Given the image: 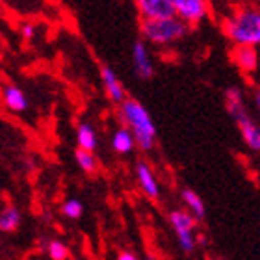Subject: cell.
Returning <instances> with one entry per match:
<instances>
[{
	"mask_svg": "<svg viewBox=\"0 0 260 260\" xmlns=\"http://www.w3.org/2000/svg\"><path fill=\"white\" fill-rule=\"evenodd\" d=\"M190 26L177 15L160 17V19H141L140 34L151 47L156 49H169L180 43L188 36Z\"/></svg>",
	"mask_w": 260,
	"mask_h": 260,
	"instance_id": "cell-4",
	"label": "cell"
},
{
	"mask_svg": "<svg viewBox=\"0 0 260 260\" xmlns=\"http://www.w3.org/2000/svg\"><path fill=\"white\" fill-rule=\"evenodd\" d=\"M225 108L240 130V136L253 152H260V123L253 119L245 93L242 87L231 86L225 89Z\"/></svg>",
	"mask_w": 260,
	"mask_h": 260,
	"instance_id": "cell-3",
	"label": "cell"
},
{
	"mask_svg": "<svg viewBox=\"0 0 260 260\" xmlns=\"http://www.w3.org/2000/svg\"><path fill=\"white\" fill-rule=\"evenodd\" d=\"M130 60H132V69L140 80H151L154 73H156V65L152 60L151 45L145 39H138L132 45V52H130Z\"/></svg>",
	"mask_w": 260,
	"mask_h": 260,
	"instance_id": "cell-7",
	"label": "cell"
},
{
	"mask_svg": "<svg viewBox=\"0 0 260 260\" xmlns=\"http://www.w3.org/2000/svg\"><path fill=\"white\" fill-rule=\"evenodd\" d=\"M134 173H136V180L140 184V190L149 199H158L160 197V184H158L156 175H154L151 166L147 162H143V160H140V162H136Z\"/></svg>",
	"mask_w": 260,
	"mask_h": 260,
	"instance_id": "cell-11",
	"label": "cell"
},
{
	"mask_svg": "<svg viewBox=\"0 0 260 260\" xmlns=\"http://www.w3.org/2000/svg\"><path fill=\"white\" fill-rule=\"evenodd\" d=\"M147 260H160L158 256H154V255H147Z\"/></svg>",
	"mask_w": 260,
	"mask_h": 260,
	"instance_id": "cell-23",
	"label": "cell"
},
{
	"mask_svg": "<svg viewBox=\"0 0 260 260\" xmlns=\"http://www.w3.org/2000/svg\"><path fill=\"white\" fill-rule=\"evenodd\" d=\"M169 223L177 234V242H179L180 249L184 253H193L199 240L195 234V223L197 217L190 210H173L169 212Z\"/></svg>",
	"mask_w": 260,
	"mask_h": 260,
	"instance_id": "cell-5",
	"label": "cell"
},
{
	"mask_svg": "<svg viewBox=\"0 0 260 260\" xmlns=\"http://www.w3.org/2000/svg\"><path fill=\"white\" fill-rule=\"evenodd\" d=\"M67 260H75V258H67Z\"/></svg>",
	"mask_w": 260,
	"mask_h": 260,
	"instance_id": "cell-24",
	"label": "cell"
},
{
	"mask_svg": "<svg viewBox=\"0 0 260 260\" xmlns=\"http://www.w3.org/2000/svg\"><path fill=\"white\" fill-rule=\"evenodd\" d=\"M136 147H138V143H136L134 134H132L125 125L119 126V128L112 134V149H114L117 154H128V152L134 151Z\"/></svg>",
	"mask_w": 260,
	"mask_h": 260,
	"instance_id": "cell-13",
	"label": "cell"
},
{
	"mask_svg": "<svg viewBox=\"0 0 260 260\" xmlns=\"http://www.w3.org/2000/svg\"><path fill=\"white\" fill-rule=\"evenodd\" d=\"M21 225V212L13 205H8L0 212V233H13Z\"/></svg>",
	"mask_w": 260,
	"mask_h": 260,
	"instance_id": "cell-16",
	"label": "cell"
},
{
	"mask_svg": "<svg viewBox=\"0 0 260 260\" xmlns=\"http://www.w3.org/2000/svg\"><path fill=\"white\" fill-rule=\"evenodd\" d=\"M180 197H182V203L186 205V210H190L199 221L206 216L205 201L201 199V195L197 193V191L190 190V188H184L182 193H180Z\"/></svg>",
	"mask_w": 260,
	"mask_h": 260,
	"instance_id": "cell-15",
	"label": "cell"
},
{
	"mask_svg": "<svg viewBox=\"0 0 260 260\" xmlns=\"http://www.w3.org/2000/svg\"><path fill=\"white\" fill-rule=\"evenodd\" d=\"M2 103L13 114H22L28 110V97L21 87L15 84H8L2 87Z\"/></svg>",
	"mask_w": 260,
	"mask_h": 260,
	"instance_id": "cell-12",
	"label": "cell"
},
{
	"mask_svg": "<svg viewBox=\"0 0 260 260\" xmlns=\"http://www.w3.org/2000/svg\"><path fill=\"white\" fill-rule=\"evenodd\" d=\"M231 61L245 76H253L260 67V54L255 47H233Z\"/></svg>",
	"mask_w": 260,
	"mask_h": 260,
	"instance_id": "cell-8",
	"label": "cell"
},
{
	"mask_svg": "<svg viewBox=\"0 0 260 260\" xmlns=\"http://www.w3.org/2000/svg\"><path fill=\"white\" fill-rule=\"evenodd\" d=\"M99 73H101V80H103V87H104L106 97L114 104L119 106L126 99V89H125V86H123V82L119 80L117 73H115L110 65H101V71H99Z\"/></svg>",
	"mask_w": 260,
	"mask_h": 260,
	"instance_id": "cell-9",
	"label": "cell"
},
{
	"mask_svg": "<svg viewBox=\"0 0 260 260\" xmlns=\"http://www.w3.org/2000/svg\"><path fill=\"white\" fill-rule=\"evenodd\" d=\"M117 260H140L134 253H130V251H121L119 255H117Z\"/></svg>",
	"mask_w": 260,
	"mask_h": 260,
	"instance_id": "cell-22",
	"label": "cell"
},
{
	"mask_svg": "<svg viewBox=\"0 0 260 260\" xmlns=\"http://www.w3.org/2000/svg\"><path fill=\"white\" fill-rule=\"evenodd\" d=\"M249 99H251V106L255 108L256 115H258V119H260V84L251 89V97Z\"/></svg>",
	"mask_w": 260,
	"mask_h": 260,
	"instance_id": "cell-20",
	"label": "cell"
},
{
	"mask_svg": "<svg viewBox=\"0 0 260 260\" xmlns=\"http://www.w3.org/2000/svg\"><path fill=\"white\" fill-rule=\"evenodd\" d=\"M61 214H63L65 217H69V219H78V217H82V214H84V205L76 199L65 201L63 205H61Z\"/></svg>",
	"mask_w": 260,
	"mask_h": 260,
	"instance_id": "cell-19",
	"label": "cell"
},
{
	"mask_svg": "<svg viewBox=\"0 0 260 260\" xmlns=\"http://www.w3.org/2000/svg\"><path fill=\"white\" fill-rule=\"evenodd\" d=\"M175 15L182 19L190 28L205 24L212 17L210 0H173Z\"/></svg>",
	"mask_w": 260,
	"mask_h": 260,
	"instance_id": "cell-6",
	"label": "cell"
},
{
	"mask_svg": "<svg viewBox=\"0 0 260 260\" xmlns=\"http://www.w3.org/2000/svg\"><path fill=\"white\" fill-rule=\"evenodd\" d=\"M76 143H78L80 149L95 152V149L99 145V138H97V130L93 128V125L80 123V125L76 126Z\"/></svg>",
	"mask_w": 260,
	"mask_h": 260,
	"instance_id": "cell-14",
	"label": "cell"
},
{
	"mask_svg": "<svg viewBox=\"0 0 260 260\" xmlns=\"http://www.w3.org/2000/svg\"><path fill=\"white\" fill-rule=\"evenodd\" d=\"M119 119L134 134L136 143L141 151H151L156 145V125L149 110L136 99L126 97L119 104Z\"/></svg>",
	"mask_w": 260,
	"mask_h": 260,
	"instance_id": "cell-2",
	"label": "cell"
},
{
	"mask_svg": "<svg viewBox=\"0 0 260 260\" xmlns=\"http://www.w3.org/2000/svg\"><path fill=\"white\" fill-rule=\"evenodd\" d=\"M219 26L233 47L260 49V2L240 0L221 17Z\"/></svg>",
	"mask_w": 260,
	"mask_h": 260,
	"instance_id": "cell-1",
	"label": "cell"
},
{
	"mask_svg": "<svg viewBox=\"0 0 260 260\" xmlns=\"http://www.w3.org/2000/svg\"><path fill=\"white\" fill-rule=\"evenodd\" d=\"M75 158H76V164H78V168L82 171H86V173H95L99 168L97 164V158L93 154V151H86V149H76L75 151Z\"/></svg>",
	"mask_w": 260,
	"mask_h": 260,
	"instance_id": "cell-17",
	"label": "cell"
},
{
	"mask_svg": "<svg viewBox=\"0 0 260 260\" xmlns=\"http://www.w3.org/2000/svg\"><path fill=\"white\" fill-rule=\"evenodd\" d=\"M141 19H160L175 15L173 0H132Z\"/></svg>",
	"mask_w": 260,
	"mask_h": 260,
	"instance_id": "cell-10",
	"label": "cell"
},
{
	"mask_svg": "<svg viewBox=\"0 0 260 260\" xmlns=\"http://www.w3.org/2000/svg\"><path fill=\"white\" fill-rule=\"evenodd\" d=\"M47 253H49L50 260H67L69 258V247L60 242V240H52L47 245Z\"/></svg>",
	"mask_w": 260,
	"mask_h": 260,
	"instance_id": "cell-18",
	"label": "cell"
},
{
	"mask_svg": "<svg viewBox=\"0 0 260 260\" xmlns=\"http://www.w3.org/2000/svg\"><path fill=\"white\" fill-rule=\"evenodd\" d=\"M21 36L24 41H32L34 36H36V26H34L32 22H24L21 26Z\"/></svg>",
	"mask_w": 260,
	"mask_h": 260,
	"instance_id": "cell-21",
	"label": "cell"
}]
</instances>
